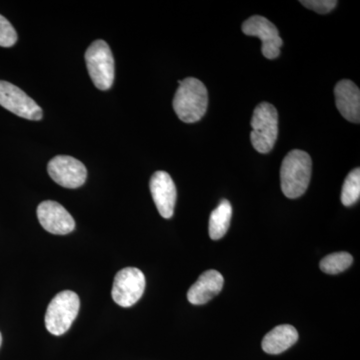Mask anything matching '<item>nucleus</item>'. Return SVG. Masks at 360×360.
Here are the masks:
<instances>
[{"instance_id":"obj_18","label":"nucleus","mask_w":360,"mask_h":360,"mask_svg":"<svg viewBox=\"0 0 360 360\" xmlns=\"http://www.w3.org/2000/svg\"><path fill=\"white\" fill-rule=\"evenodd\" d=\"M18 33L13 25L0 14V46H13L18 41Z\"/></svg>"},{"instance_id":"obj_20","label":"nucleus","mask_w":360,"mask_h":360,"mask_svg":"<svg viewBox=\"0 0 360 360\" xmlns=\"http://www.w3.org/2000/svg\"><path fill=\"white\" fill-rule=\"evenodd\" d=\"M1 343H2V336H1V333H0V347H1Z\"/></svg>"},{"instance_id":"obj_12","label":"nucleus","mask_w":360,"mask_h":360,"mask_svg":"<svg viewBox=\"0 0 360 360\" xmlns=\"http://www.w3.org/2000/svg\"><path fill=\"white\" fill-rule=\"evenodd\" d=\"M336 108L340 115L352 123L360 122V91L350 80L343 79L335 85Z\"/></svg>"},{"instance_id":"obj_15","label":"nucleus","mask_w":360,"mask_h":360,"mask_svg":"<svg viewBox=\"0 0 360 360\" xmlns=\"http://www.w3.org/2000/svg\"><path fill=\"white\" fill-rule=\"evenodd\" d=\"M232 207L227 200H221L210 214V236L213 240L224 238L231 225Z\"/></svg>"},{"instance_id":"obj_9","label":"nucleus","mask_w":360,"mask_h":360,"mask_svg":"<svg viewBox=\"0 0 360 360\" xmlns=\"http://www.w3.org/2000/svg\"><path fill=\"white\" fill-rule=\"evenodd\" d=\"M47 172L56 184L65 188H78L84 186L87 177L84 163L68 155H58L52 158Z\"/></svg>"},{"instance_id":"obj_11","label":"nucleus","mask_w":360,"mask_h":360,"mask_svg":"<svg viewBox=\"0 0 360 360\" xmlns=\"http://www.w3.org/2000/svg\"><path fill=\"white\" fill-rule=\"evenodd\" d=\"M149 187L161 217L172 219L177 198L176 186L172 176L165 172H156L151 176Z\"/></svg>"},{"instance_id":"obj_16","label":"nucleus","mask_w":360,"mask_h":360,"mask_svg":"<svg viewBox=\"0 0 360 360\" xmlns=\"http://www.w3.org/2000/svg\"><path fill=\"white\" fill-rule=\"evenodd\" d=\"M360 198V169L359 167L352 170L347 175L341 191V202L345 206L355 205Z\"/></svg>"},{"instance_id":"obj_1","label":"nucleus","mask_w":360,"mask_h":360,"mask_svg":"<svg viewBox=\"0 0 360 360\" xmlns=\"http://www.w3.org/2000/svg\"><path fill=\"white\" fill-rule=\"evenodd\" d=\"M179 87L174 98V110L181 122L194 123L205 116L208 106L205 85L194 77L179 80Z\"/></svg>"},{"instance_id":"obj_10","label":"nucleus","mask_w":360,"mask_h":360,"mask_svg":"<svg viewBox=\"0 0 360 360\" xmlns=\"http://www.w3.org/2000/svg\"><path fill=\"white\" fill-rule=\"evenodd\" d=\"M37 212L39 224L45 231L58 236H65L75 231V219L58 202L52 200L44 201L40 203Z\"/></svg>"},{"instance_id":"obj_14","label":"nucleus","mask_w":360,"mask_h":360,"mask_svg":"<svg viewBox=\"0 0 360 360\" xmlns=\"http://www.w3.org/2000/svg\"><path fill=\"white\" fill-rule=\"evenodd\" d=\"M298 340L297 330L290 324L276 326L264 336L262 349L269 354H279L295 345Z\"/></svg>"},{"instance_id":"obj_6","label":"nucleus","mask_w":360,"mask_h":360,"mask_svg":"<svg viewBox=\"0 0 360 360\" xmlns=\"http://www.w3.org/2000/svg\"><path fill=\"white\" fill-rule=\"evenodd\" d=\"M146 290V276L141 269L127 267L117 272L112 286L113 300L122 307H130L141 300Z\"/></svg>"},{"instance_id":"obj_7","label":"nucleus","mask_w":360,"mask_h":360,"mask_svg":"<svg viewBox=\"0 0 360 360\" xmlns=\"http://www.w3.org/2000/svg\"><path fill=\"white\" fill-rule=\"evenodd\" d=\"M0 105L25 120H40L44 115L41 108L32 97L4 80H0Z\"/></svg>"},{"instance_id":"obj_4","label":"nucleus","mask_w":360,"mask_h":360,"mask_svg":"<svg viewBox=\"0 0 360 360\" xmlns=\"http://www.w3.org/2000/svg\"><path fill=\"white\" fill-rule=\"evenodd\" d=\"M85 63L92 82L99 90H108L115 82V58L104 40L92 42L85 52Z\"/></svg>"},{"instance_id":"obj_2","label":"nucleus","mask_w":360,"mask_h":360,"mask_svg":"<svg viewBox=\"0 0 360 360\" xmlns=\"http://www.w3.org/2000/svg\"><path fill=\"white\" fill-rule=\"evenodd\" d=\"M312 160L309 153L295 149L284 158L281 169V191L291 200L307 191L311 177Z\"/></svg>"},{"instance_id":"obj_17","label":"nucleus","mask_w":360,"mask_h":360,"mask_svg":"<svg viewBox=\"0 0 360 360\" xmlns=\"http://www.w3.org/2000/svg\"><path fill=\"white\" fill-rule=\"evenodd\" d=\"M354 262V257L347 252L331 253L321 262V269L324 274H338L345 271Z\"/></svg>"},{"instance_id":"obj_5","label":"nucleus","mask_w":360,"mask_h":360,"mask_svg":"<svg viewBox=\"0 0 360 360\" xmlns=\"http://www.w3.org/2000/svg\"><path fill=\"white\" fill-rule=\"evenodd\" d=\"M80 300L73 291H61L49 303L45 314V326L53 335L65 333L79 311Z\"/></svg>"},{"instance_id":"obj_8","label":"nucleus","mask_w":360,"mask_h":360,"mask_svg":"<svg viewBox=\"0 0 360 360\" xmlns=\"http://www.w3.org/2000/svg\"><path fill=\"white\" fill-rule=\"evenodd\" d=\"M243 32L248 37H258L262 41V52L267 59H276L281 54L283 41L276 26L264 16H251L243 25Z\"/></svg>"},{"instance_id":"obj_3","label":"nucleus","mask_w":360,"mask_h":360,"mask_svg":"<svg viewBox=\"0 0 360 360\" xmlns=\"http://www.w3.org/2000/svg\"><path fill=\"white\" fill-rule=\"evenodd\" d=\"M250 141L259 153H269L276 146L278 135V113L269 103H262L253 111Z\"/></svg>"},{"instance_id":"obj_19","label":"nucleus","mask_w":360,"mask_h":360,"mask_svg":"<svg viewBox=\"0 0 360 360\" xmlns=\"http://www.w3.org/2000/svg\"><path fill=\"white\" fill-rule=\"evenodd\" d=\"M300 4L315 13L326 14L333 11L338 2L336 0H302Z\"/></svg>"},{"instance_id":"obj_13","label":"nucleus","mask_w":360,"mask_h":360,"mask_svg":"<svg viewBox=\"0 0 360 360\" xmlns=\"http://www.w3.org/2000/svg\"><path fill=\"white\" fill-rule=\"evenodd\" d=\"M224 279L217 270H207L203 272L198 281L189 288L187 300L194 305L207 303L214 296L219 295L224 288Z\"/></svg>"}]
</instances>
